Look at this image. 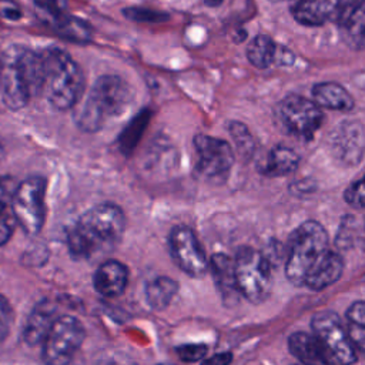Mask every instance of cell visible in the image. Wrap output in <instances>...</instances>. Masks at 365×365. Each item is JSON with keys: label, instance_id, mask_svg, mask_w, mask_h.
I'll use <instances>...</instances> for the list:
<instances>
[{"label": "cell", "instance_id": "5bb4252c", "mask_svg": "<svg viewBox=\"0 0 365 365\" xmlns=\"http://www.w3.org/2000/svg\"><path fill=\"white\" fill-rule=\"evenodd\" d=\"M351 0H291V13L302 26H322L338 20Z\"/></svg>", "mask_w": 365, "mask_h": 365}, {"label": "cell", "instance_id": "484cf974", "mask_svg": "<svg viewBox=\"0 0 365 365\" xmlns=\"http://www.w3.org/2000/svg\"><path fill=\"white\" fill-rule=\"evenodd\" d=\"M277 56V46L269 36L259 34L254 37L247 48L248 61L257 68H268Z\"/></svg>", "mask_w": 365, "mask_h": 365}, {"label": "cell", "instance_id": "7c38bea8", "mask_svg": "<svg viewBox=\"0 0 365 365\" xmlns=\"http://www.w3.org/2000/svg\"><path fill=\"white\" fill-rule=\"evenodd\" d=\"M171 257L175 265L192 278H201L208 271V259L195 235L187 225H177L168 237Z\"/></svg>", "mask_w": 365, "mask_h": 365}, {"label": "cell", "instance_id": "1f68e13d", "mask_svg": "<svg viewBox=\"0 0 365 365\" xmlns=\"http://www.w3.org/2000/svg\"><path fill=\"white\" fill-rule=\"evenodd\" d=\"M175 354L184 362H197L205 356L207 346L202 344H185L175 348Z\"/></svg>", "mask_w": 365, "mask_h": 365}, {"label": "cell", "instance_id": "4dcf8cb0", "mask_svg": "<svg viewBox=\"0 0 365 365\" xmlns=\"http://www.w3.org/2000/svg\"><path fill=\"white\" fill-rule=\"evenodd\" d=\"M34 3L48 21L67 13V0H34Z\"/></svg>", "mask_w": 365, "mask_h": 365}, {"label": "cell", "instance_id": "e0dca14e", "mask_svg": "<svg viewBox=\"0 0 365 365\" xmlns=\"http://www.w3.org/2000/svg\"><path fill=\"white\" fill-rule=\"evenodd\" d=\"M128 284V269L117 259H107L100 264L93 275L94 289L107 298L121 295Z\"/></svg>", "mask_w": 365, "mask_h": 365}, {"label": "cell", "instance_id": "f1b7e54d", "mask_svg": "<svg viewBox=\"0 0 365 365\" xmlns=\"http://www.w3.org/2000/svg\"><path fill=\"white\" fill-rule=\"evenodd\" d=\"M344 198L354 208H365V174L348 185Z\"/></svg>", "mask_w": 365, "mask_h": 365}, {"label": "cell", "instance_id": "60d3db41", "mask_svg": "<svg viewBox=\"0 0 365 365\" xmlns=\"http://www.w3.org/2000/svg\"><path fill=\"white\" fill-rule=\"evenodd\" d=\"M269 1H282V0H269Z\"/></svg>", "mask_w": 365, "mask_h": 365}, {"label": "cell", "instance_id": "7402d4cb", "mask_svg": "<svg viewBox=\"0 0 365 365\" xmlns=\"http://www.w3.org/2000/svg\"><path fill=\"white\" fill-rule=\"evenodd\" d=\"M298 164V154L292 148L278 144L269 150L259 167V171L268 177H282L295 171Z\"/></svg>", "mask_w": 365, "mask_h": 365}, {"label": "cell", "instance_id": "83f0119b", "mask_svg": "<svg viewBox=\"0 0 365 365\" xmlns=\"http://www.w3.org/2000/svg\"><path fill=\"white\" fill-rule=\"evenodd\" d=\"M359 224L361 221H358L354 215H345L341 220L335 238V244L339 250H349L356 245Z\"/></svg>", "mask_w": 365, "mask_h": 365}, {"label": "cell", "instance_id": "d590c367", "mask_svg": "<svg viewBox=\"0 0 365 365\" xmlns=\"http://www.w3.org/2000/svg\"><path fill=\"white\" fill-rule=\"evenodd\" d=\"M232 361V355L230 352H222V354H217L208 359H205L204 362L207 364H220V365H225L230 364Z\"/></svg>", "mask_w": 365, "mask_h": 365}, {"label": "cell", "instance_id": "8d00e7d4", "mask_svg": "<svg viewBox=\"0 0 365 365\" xmlns=\"http://www.w3.org/2000/svg\"><path fill=\"white\" fill-rule=\"evenodd\" d=\"M6 201H7V185L3 178H0V214L6 210Z\"/></svg>", "mask_w": 365, "mask_h": 365}, {"label": "cell", "instance_id": "52a82bcc", "mask_svg": "<svg viewBox=\"0 0 365 365\" xmlns=\"http://www.w3.org/2000/svg\"><path fill=\"white\" fill-rule=\"evenodd\" d=\"M312 334L321 344L328 365H348L358 359L346 327L332 311H319L311 321Z\"/></svg>", "mask_w": 365, "mask_h": 365}, {"label": "cell", "instance_id": "ac0fdd59", "mask_svg": "<svg viewBox=\"0 0 365 365\" xmlns=\"http://www.w3.org/2000/svg\"><path fill=\"white\" fill-rule=\"evenodd\" d=\"M57 317V308L51 301L44 299L37 304L24 324L23 338L26 344L30 346L41 345Z\"/></svg>", "mask_w": 365, "mask_h": 365}, {"label": "cell", "instance_id": "f35d334b", "mask_svg": "<svg viewBox=\"0 0 365 365\" xmlns=\"http://www.w3.org/2000/svg\"><path fill=\"white\" fill-rule=\"evenodd\" d=\"M208 6H218L222 0H204Z\"/></svg>", "mask_w": 365, "mask_h": 365}, {"label": "cell", "instance_id": "603a6c76", "mask_svg": "<svg viewBox=\"0 0 365 365\" xmlns=\"http://www.w3.org/2000/svg\"><path fill=\"white\" fill-rule=\"evenodd\" d=\"M177 291H178V282L175 279L160 275L147 282L144 294L150 308L161 311L171 304Z\"/></svg>", "mask_w": 365, "mask_h": 365}, {"label": "cell", "instance_id": "4316f807", "mask_svg": "<svg viewBox=\"0 0 365 365\" xmlns=\"http://www.w3.org/2000/svg\"><path fill=\"white\" fill-rule=\"evenodd\" d=\"M228 131L232 137V141L237 147L238 154L242 158L252 157V154L255 151V141H254L251 133L248 131V128L245 127V124H242L240 121H231L228 124Z\"/></svg>", "mask_w": 365, "mask_h": 365}, {"label": "cell", "instance_id": "3957f363", "mask_svg": "<svg viewBox=\"0 0 365 365\" xmlns=\"http://www.w3.org/2000/svg\"><path fill=\"white\" fill-rule=\"evenodd\" d=\"M0 90L6 107L20 110L40 94V53L13 44L0 57Z\"/></svg>", "mask_w": 365, "mask_h": 365}, {"label": "cell", "instance_id": "d6a6232c", "mask_svg": "<svg viewBox=\"0 0 365 365\" xmlns=\"http://www.w3.org/2000/svg\"><path fill=\"white\" fill-rule=\"evenodd\" d=\"M13 309L9 301L0 295V342L6 339L13 325Z\"/></svg>", "mask_w": 365, "mask_h": 365}, {"label": "cell", "instance_id": "e575fe53", "mask_svg": "<svg viewBox=\"0 0 365 365\" xmlns=\"http://www.w3.org/2000/svg\"><path fill=\"white\" fill-rule=\"evenodd\" d=\"M0 14L9 20H19L21 17L19 6L10 0H0Z\"/></svg>", "mask_w": 365, "mask_h": 365}, {"label": "cell", "instance_id": "5b68a950", "mask_svg": "<svg viewBox=\"0 0 365 365\" xmlns=\"http://www.w3.org/2000/svg\"><path fill=\"white\" fill-rule=\"evenodd\" d=\"M329 250L325 228L317 221L302 222L289 237L285 275L295 287H304L307 275Z\"/></svg>", "mask_w": 365, "mask_h": 365}, {"label": "cell", "instance_id": "74e56055", "mask_svg": "<svg viewBox=\"0 0 365 365\" xmlns=\"http://www.w3.org/2000/svg\"><path fill=\"white\" fill-rule=\"evenodd\" d=\"M356 245L365 252V218L359 224V231H358V238H356Z\"/></svg>", "mask_w": 365, "mask_h": 365}, {"label": "cell", "instance_id": "4fadbf2b", "mask_svg": "<svg viewBox=\"0 0 365 365\" xmlns=\"http://www.w3.org/2000/svg\"><path fill=\"white\" fill-rule=\"evenodd\" d=\"M329 150L341 164L352 167L365 154V130L358 120H344L329 133Z\"/></svg>", "mask_w": 365, "mask_h": 365}, {"label": "cell", "instance_id": "277c9868", "mask_svg": "<svg viewBox=\"0 0 365 365\" xmlns=\"http://www.w3.org/2000/svg\"><path fill=\"white\" fill-rule=\"evenodd\" d=\"M133 88L125 80L114 74H104L94 81L76 121L81 130L96 133L108 120L121 115L133 103Z\"/></svg>", "mask_w": 365, "mask_h": 365}, {"label": "cell", "instance_id": "7a4b0ae2", "mask_svg": "<svg viewBox=\"0 0 365 365\" xmlns=\"http://www.w3.org/2000/svg\"><path fill=\"white\" fill-rule=\"evenodd\" d=\"M40 53V94L56 110L74 107L84 91V74L71 56L58 48L48 47Z\"/></svg>", "mask_w": 365, "mask_h": 365}, {"label": "cell", "instance_id": "30bf717a", "mask_svg": "<svg viewBox=\"0 0 365 365\" xmlns=\"http://www.w3.org/2000/svg\"><path fill=\"white\" fill-rule=\"evenodd\" d=\"M278 117L285 130L304 140H311L324 121L321 107L302 96L289 94L277 107Z\"/></svg>", "mask_w": 365, "mask_h": 365}, {"label": "cell", "instance_id": "ab89813d", "mask_svg": "<svg viewBox=\"0 0 365 365\" xmlns=\"http://www.w3.org/2000/svg\"><path fill=\"white\" fill-rule=\"evenodd\" d=\"M3 155H4V150H3V145L0 144V160L3 158Z\"/></svg>", "mask_w": 365, "mask_h": 365}, {"label": "cell", "instance_id": "836d02e7", "mask_svg": "<svg viewBox=\"0 0 365 365\" xmlns=\"http://www.w3.org/2000/svg\"><path fill=\"white\" fill-rule=\"evenodd\" d=\"M16 218L10 211L4 210L1 214H0V247L4 245L10 237L13 235V231H14V225H16Z\"/></svg>", "mask_w": 365, "mask_h": 365}, {"label": "cell", "instance_id": "44dd1931", "mask_svg": "<svg viewBox=\"0 0 365 365\" xmlns=\"http://www.w3.org/2000/svg\"><path fill=\"white\" fill-rule=\"evenodd\" d=\"M314 101L324 108L335 111H351L355 106L352 96L338 83L324 81L312 88Z\"/></svg>", "mask_w": 365, "mask_h": 365}, {"label": "cell", "instance_id": "9a60e30c", "mask_svg": "<svg viewBox=\"0 0 365 365\" xmlns=\"http://www.w3.org/2000/svg\"><path fill=\"white\" fill-rule=\"evenodd\" d=\"M344 43L354 50L365 48V0H351L338 17Z\"/></svg>", "mask_w": 365, "mask_h": 365}, {"label": "cell", "instance_id": "8992f818", "mask_svg": "<svg viewBox=\"0 0 365 365\" xmlns=\"http://www.w3.org/2000/svg\"><path fill=\"white\" fill-rule=\"evenodd\" d=\"M235 277L241 297L252 304L264 302L271 292V262L255 248L241 247L234 258Z\"/></svg>", "mask_w": 365, "mask_h": 365}, {"label": "cell", "instance_id": "ffe728a7", "mask_svg": "<svg viewBox=\"0 0 365 365\" xmlns=\"http://www.w3.org/2000/svg\"><path fill=\"white\" fill-rule=\"evenodd\" d=\"M288 349L302 364L328 365L319 341L314 334L294 332L288 338Z\"/></svg>", "mask_w": 365, "mask_h": 365}, {"label": "cell", "instance_id": "8fae6325", "mask_svg": "<svg viewBox=\"0 0 365 365\" xmlns=\"http://www.w3.org/2000/svg\"><path fill=\"white\" fill-rule=\"evenodd\" d=\"M194 147L198 155L197 173L208 181H224L234 164L231 145L221 138L198 134L194 137Z\"/></svg>", "mask_w": 365, "mask_h": 365}, {"label": "cell", "instance_id": "6da1fadb", "mask_svg": "<svg viewBox=\"0 0 365 365\" xmlns=\"http://www.w3.org/2000/svg\"><path fill=\"white\" fill-rule=\"evenodd\" d=\"M124 230L123 210L111 202L98 204L81 214L67 230L68 251L76 259H88L118 244Z\"/></svg>", "mask_w": 365, "mask_h": 365}, {"label": "cell", "instance_id": "ba28073f", "mask_svg": "<svg viewBox=\"0 0 365 365\" xmlns=\"http://www.w3.org/2000/svg\"><path fill=\"white\" fill-rule=\"evenodd\" d=\"M46 180L29 177L23 180L11 195V212L20 228L36 235L41 231L46 218Z\"/></svg>", "mask_w": 365, "mask_h": 365}, {"label": "cell", "instance_id": "cb8c5ba5", "mask_svg": "<svg viewBox=\"0 0 365 365\" xmlns=\"http://www.w3.org/2000/svg\"><path fill=\"white\" fill-rule=\"evenodd\" d=\"M50 26L58 36L64 37L68 41L87 43L91 40V36H93L91 27L86 21L77 17H73L68 13H64L50 20Z\"/></svg>", "mask_w": 365, "mask_h": 365}, {"label": "cell", "instance_id": "d6986e66", "mask_svg": "<svg viewBox=\"0 0 365 365\" xmlns=\"http://www.w3.org/2000/svg\"><path fill=\"white\" fill-rule=\"evenodd\" d=\"M344 271V261L342 257L328 250L327 254L321 258V261L311 269V272L307 275L304 287L312 289V291H321L327 287L332 285L339 279Z\"/></svg>", "mask_w": 365, "mask_h": 365}, {"label": "cell", "instance_id": "d4e9b609", "mask_svg": "<svg viewBox=\"0 0 365 365\" xmlns=\"http://www.w3.org/2000/svg\"><path fill=\"white\" fill-rule=\"evenodd\" d=\"M346 331L356 354L365 358V301H355L346 309Z\"/></svg>", "mask_w": 365, "mask_h": 365}, {"label": "cell", "instance_id": "f546056e", "mask_svg": "<svg viewBox=\"0 0 365 365\" xmlns=\"http://www.w3.org/2000/svg\"><path fill=\"white\" fill-rule=\"evenodd\" d=\"M147 120H148L147 113H140V115L133 121V124H130V127L121 135L123 150H133L134 144L138 140V135H140L141 130H144V125H145Z\"/></svg>", "mask_w": 365, "mask_h": 365}, {"label": "cell", "instance_id": "2e32d148", "mask_svg": "<svg viewBox=\"0 0 365 365\" xmlns=\"http://www.w3.org/2000/svg\"><path fill=\"white\" fill-rule=\"evenodd\" d=\"M208 269L211 271L215 287L227 307H232L240 299V289L235 277L234 259L225 254H214L210 258Z\"/></svg>", "mask_w": 365, "mask_h": 365}, {"label": "cell", "instance_id": "9c48e42d", "mask_svg": "<svg viewBox=\"0 0 365 365\" xmlns=\"http://www.w3.org/2000/svg\"><path fill=\"white\" fill-rule=\"evenodd\" d=\"M84 336L86 329L76 317H57L41 344L43 359L51 365L68 364L80 349Z\"/></svg>", "mask_w": 365, "mask_h": 365}]
</instances>
